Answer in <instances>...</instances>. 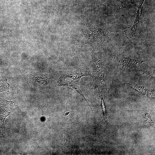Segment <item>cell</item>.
<instances>
[{"mask_svg":"<svg viewBox=\"0 0 155 155\" xmlns=\"http://www.w3.org/2000/svg\"><path fill=\"white\" fill-rule=\"evenodd\" d=\"M80 80V79H79L76 80H73L71 81H68L65 80H59L58 82L57 86H67L75 90L85 99L91 108L92 112L93 113L92 109L80 89L79 86Z\"/></svg>","mask_w":155,"mask_h":155,"instance_id":"obj_5","label":"cell"},{"mask_svg":"<svg viewBox=\"0 0 155 155\" xmlns=\"http://www.w3.org/2000/svg\"><path fill=\"white\" fill-rule=\"evenodd\" d=\"M85 76L92 77V74L91 73L89 68L85 65L83 64L78 69L62 73L59 80H64L67 78H72L73 80H76Z\"/></svg>","mask_w":155,"mask_h":155,"instance_id":"obj_2","label":"cell"},{"mask_svg":"<svg viewBox=\"0 0 155 155\" xmlns=\"http://www.w3.org/2000/svg\"><path fill=\"white\" fill-rule=\"evenodd\" d=\"M124 84L134 89L140 95H145L152 100L155 98L154 89L148 90L144 88V86H140L137 85H134L129 83H125Z\"/></svg>","mask_w":155,"mask_h":155,"instance_id":"obj_7","label":"cell"},{"mask_svg":"<svg viewBox=\"0 0 155 155\" xmlns=\"http://www.w3.org/2000/svg\"><path fill=\"white\" fill-rule=\"evenodd\" d=\"M144 0H140L138 3L136 18L133 25L130 28L125 31L126 33V37L128 38L132 37L136 32L137 28L140 23L142 5Z\"/></svg>","mask_w":155,"mask_h":155,"instance_id":"obj_3","label":"cell"},{"mask_svg":"<svg viewBox=\"0 0 155 155\" xmlns=\"http://www.w3.org/2000/svg\"><path fill=\"white\" fill-rule=\"evenodd\" d=\"M143 61L137 60L127 57H122L119 61L118 65L125 69H131L139 67Z\"/></svg>","mask_w":155,"mask_h":155,"instance_id":"obj_6","label":"cell"},{"mask_svg":"<svg viewBox=\"0 0 155 155\" xmlns=\"http://www.w3.org/2000/svg\"><path fill=\"white\" fill-rule=\"evenodd\" d=\"M104 76L93 77V88L106 89L107 83L104 78Z\"/></svg>","mask_w":155,"mask_h":155,"instance_id":"obj_8","label":"cell"},{"mask_svg":"<svg viewBox=\"0 0 155 155\" xmlns=\"http://www.w3.org/2000/svg\"><path fill=\"white\" fill-rule=\"evenodd\" d=\"M1 0H0V1H1Z\"/></svg>","mask_w":155,"mask_h":155,"instance_id":"obj_13","label":"cell"},{"mask_svg":"<svg viewBox=\"0 0 155 155\" xmlns=\"http://www.w3.org/2000/svg\"><path fill=\"white\" fill-rule=\"evenodd\" d=\"M106 38V33L104 31L92 29L89 30L85 42L86 44L90 45L94 49H96L100 47Z\"/></svg>","mask_w":155,"mask_h":155,"instance_id":"obj_1","label":"cell"},{"mask_svg":"<svg viewBox=\"0 0 155 155\" xmlns=\"http://www.w3.org/2000/svg\"><path fill=\"white\" fill-rule=\"evenodd\" d=\"M144 78L147 80H155L154 71L153 72L148 71L146 70L142 74Z\"/></svg>","mask_w":155,"mask_h":155,"instance_id":"obj_11","label":"cell"},{"mask_svg":"<svg viewBox=\"0 0 155 155\" xmlns=\"http://www.w3.org/2000/svg\"><path fill=\"white\" fill-rule=\"evenodd\" d=\"M130 0L131 1V2L133 3H132V2L131 0Z\"/></svg>","mask_w":155,"mask_h":155,"instance_id":"obj_12","label":"cell"},{"mask_svg":"<svg viewBox=\"0 0 155 155\" xmlns=\"http://www.w3.org/2000/svg\"><path fill=\"white\" fill-rule=\"evenodd\" d=\"M98 89L99 90L100 98L101 105L104 117L103 120L105 124L107 125H108V123L107 119L106 111L105 105L103 96V91L104 89L103 88H98Z\"/></svg>","mask_w":155,"mask_h":155,"instance_id":"obj_9","label":"cell"},{"mask_svg":"<svg viewBox=\"0 0 155 155\" xmlns=\"http://www.w3.org/2000/svg\"><path fill=\"white\" fill-rule=\"evenodd\" d=\"M92 58L94 67L92 77L104 76L102 63L98 55L94 53Z\"/></svg>","mask_w":155,"mask_h":155,"instance_id":"obj_4","label":"cell"},{"mask_svg":"<svg viewBox=\"0 0 155 155\" xmlns=\"http://www.w3.org/2000/svg\"><path fill=\"white\" fill-rule=\"evenodd\" d=\"M9 86L7 80L0 79V92L3 91H8Z\"/></svg>","mask_w":155,"mask_h":155,"instance_id":"obj_10","label":"cell"}]
</instances>
